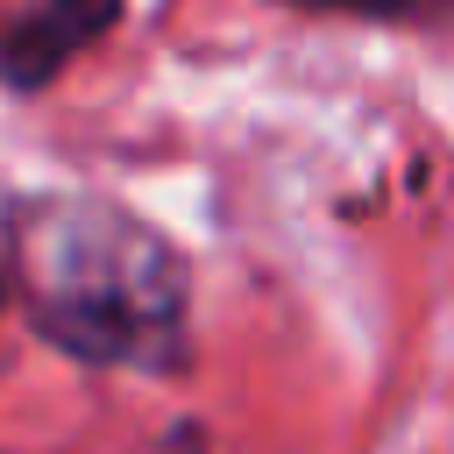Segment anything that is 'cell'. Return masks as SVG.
<instances>
[{
	"label": "cell",
	"instance_id": "3",
	"mask_svg": "<svg viewBox=\"0 0 454 454\" xmlns=\"http://www.w3.org/2000/svg\"><path fill=\"white\" fill-rule=\"evenodd\" d=\"M291 7H376V14H390V7H404V0H291Z\"/></svg>",
	"mask_w": 454,
	"mask_h": 454
},
{
	"label": "cell",
	"instance_id": "1",
	"mask_svg": "<svg viewBox=\"0 0 454 454\" xmlns=\"http://www.w3.org/2000/svg\"><path fill=\"white\" fill-rule=\"evenodd\" d=\"M7 284L43 340L106 369H170L184 340V255L114 199L35 192L7 213Z\"/></svg>",
	"mask_w": 454,
	"mask_h": 454
},
{
	"label": "cell",
	"instance_id": "2",
	"mask_svg": "<svg viewBox=\"0 0 454 454\" xmlns=\"http://www.w3.org/2000/svg\"><path fill=\"white\" fill-rule=\"evenodd\" d=\"M114 14H121V0H35L28 14H14L0 28V78L21 92L57 78L85 43H99L114 28Z\"/></svg>",
	"mask_w": 454,
	"mask_h": 454
},
{
	"label": "cell",
	"instance_id": "4",
	"mask_svg": "<svg viewBox=\"0 0 454 454\" xmlns=\"http://www.w3.org/2000/svg\"><path fill=\"white\" fill-rule=\"evenodd\" d=\"M0 291H7V284H0Z\"/></svg>",
	"mask_w": 454,
	"mask_h": 454
}]
</instances>
